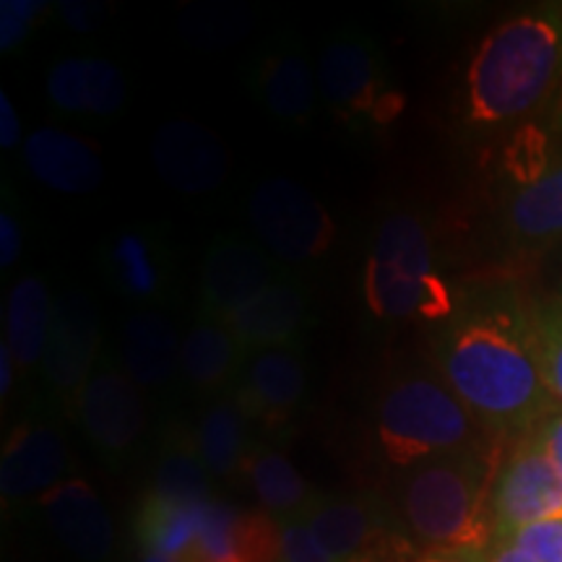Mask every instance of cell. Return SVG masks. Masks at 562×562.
Returning <instances> with one entry per match:
<instances>
[{"mask_svg":"<svg viewBox=\"0 0 562 562\" xmlns=\"http://www.w3.org/2000/svg\"><path fill=\"white\" fill-rule=\"evenodd\" d=\"M157 178L180 195H206L229 175V151L206 125L175 117L159 125L151 138Z\"/></svg>","mask_w":562,"mask_h":562,"instance_id":"cell-14","label":"cell"},{"mask_svg":"<svg viewBox=\"0 0 562 562\" xmlns=\"http://www.w3.org/2000/svg\"><path fill=\"white\" fill-rule=\"evenodd\" d=\"M281 552L279 562H341L323 547L305 521L279 524Z\"/></svg>","mask_w":562,"mask_h":562,"instance_id":"cell-36","label":"cell"},{"mask_svg":"<svg viewBox=\"0 0 562 562\" xmlns=\"http://www.w3.org/2000/svg\"><path fill=\"white\" fill-rule=\"evenodd\" d=\"M307 391V364L294 347L252 351L229 396L256 427L279 432L300 409Z\"/></svg>","mask_w":562,"mask_h":562,"instance_id":"cell-15","label":"cell"},{"mask_svg":"<svg viewBox=\"0 0 562 562\" xmlns=\"http://www.w3.org/2000/svg\"><path fill=\"white\" fill-rule=\"evenodd\" d=\"M321 100L351 131H383L406 108L393 87L378 42L364 32L341 30L318 53Z\"/></svg>","mask_w":562,"mask_h":562,"instance_id":"cell-6","label":"cell"},{"mask_svg":"<svg viewBox=\"0 0 562 562\" xmlns=\"http://www.w3.org/2000/svg\"><path fill=\"white\" fill-rule=\"evenodd\" d=\"M302 521L341 562H372L391 547L412 539L402 516L370 492H355V495L321 492Z\"/></svg>","mask_w":562,"mask_h":562,"instance_id":"cell-11","label":"cell"},{"mask_svg":"<svg viewBox=\"0 0 562 562\" xmlns=\"http://www.w3.org/2000/svg\"><path fill=\"white\" fill-rule=\"evenodd\" d=\"M248 216L263 248L290 266L318 261L339 235L331 211L307 188L281 175L252 188Z\"/></svg>","mask_w":562,"mask_h":562,"instance_id":"cell-7","label":"cell"},{"mask_svg":"<svg viewBox=\"0 0 562 562\" xmlns=\"http://www.w3.org/2000/svg\"><path fill=\"white\" fill-rule=\"evenodd\" d=\"M83 438L110 469L133 459L146 432V402L136 383L104 351L74 409Z\"/></svg>","mask_w":562,"mask_h":562,"instance_id":"cell-8","label":"cell"},{"mask_svg":"<svg viewBox=\"0 0 562 562\" xmlns=\"http://www.w3.org/2000/svg\"><path fill=\"white\" fill-rule=\"evenodd\" d=\"M503 539H510L537 562H562V518L524 526Z\"/></svg>","mask_w":562,"mask_h":562,"instance_id":"cell-34","label":"cell"},{"mask_svg":"<svg viewBox=\"0 0 562 562\" xmlns=\"http://www.w3.org/2000/svg\"><path fill=\"white\" fill-rule=\"evenodd\" d=\"M55 302L40 277H24L11 286L5 300V344L24 375L42 368L50 341Z\"/></svg>","mask_w":562,"mask_h":562,"instance_id":"cell-27","label":"cell"},{"mask_svg":"<svg viewBox=\"0 0 562 562\" xmlns=\"http://www.w3.org/2000/svg\"><path fill=\"white\" fill-rule=\"evenodd\" d=\"M419 562H487V554L476 547H430L422 550Z\"/></svg>","mask_w":562,"mask_h":562,"instance_id":"cell-41","label":"cell"},{"mask_svg":"<svg viewBox=\"0 0 562 562\" xmlns=\"http://www.w3.org/2000/svg\"><path fill=\"white\" fill-rule=\"evenodd\" d=\"M245 480L261 503V510L269 513L277 524L302 521L321 495L297 472L290 456L277 446H266V442H256L252 448L248 467H245Z\"/></svg>","mask_w":562,"mask_h":562,"instance_id":"cell-25","label":"cell"},{"mask_svg":"<svg viewBox=\"0 0 562 562\" xmlns=\"http://www.w3.org/2000/svg\"><path fill=\"white\" fill-rule=\"evenodd\" d=\"M505 227L521 248L542 250L562 240V133L537 178L513 188L505 201Z\"/></svg>","mask_w":562,"mask_h":562,"instance_id":"cell-22","label":"cell"},{"mask_svg":"<svg viewBox=\"0 0 562 562\" xmlns=\"http://www.w3.org/2000/svg\"><path fill=\"white\" fill-rule=\"evenodd\" d=\"M560 121H562V117H560Z\"/></svg>","mask_w":562,"mask_h":562,"instance_id":"cell-45","label":"cell"},{"mask_svg":"<svg viewBox=\"0 0 562 562\" xmlns=\"http://www.w3.org/2000/svg\"><path fill=\"white\" fill-rule=\"evenodd\" d=\"M311 321L313 313L307 292L297 281L279 279L256 300L232 313L224 326L245 349V355H252L263 349L294 347Z\"/></svg>","mask_w":562,"mask_h":562,"instance_id":"cell-20","label":"cell"},{"mask_svg":"<svg viewBox=\"0 0 562 562\" xmlns=\"http://www.w3.org/2000/svg\"><path fill=\"white\" fill-rule=\"evenodd\" d=\"M533 438L542 442V448L550 453V459L558 463L562 472V409H554L550 417H544L533 430Z\"/></svg>","mask_w":562,"mask_h":562,"instance_id":"cell-39","label":"cell"},{"mask_svg":"<svg viewBox=\"0 0 562 562\" xmlns=\"http://www.w3.org/2000/svg\"><path fill=\"white\" fill-rule=\"evenodd\" d=\"M432 362L474 417L505 442L531 435L558 409L539 364L529 302L513 286L459 300L435 334Z\"/></svg>","mask_w":562,"mask_h":562,"instance_id":"cell-1","label":"cell"},{"mask_svg":"<svg viewBox=\"0 0 562 562\" xmlns=\"http://www.w3.org/2000/svg\"><path fill=\"white\" fill-rule=\"evenodd\" d=\"M562 518V472L531 435L510 442L492 487L495 537Z\"/></svg>","mask_w":562,"mask_h":562,"instance_id":"cell-10","label":"cell"},{"mask_svg":"<svg viewBox=\"0 0 562 562\" xmlns=\"http://www.w3.org/2000/svg\"><path fill=\"white\" fill-rule=\"evenodd\" d=\"M21 157L40 186L63 195H89L104 180V165L94 144L58 128L34 131L24 140Z\"/></svg>","mask_w":562,"mask_h":562,"instance_id":"cell-21","label":"cell"},{"mask_svg":"<svg viewBox=\"0 0 562 562\" xmlns=\"http://www.w3.org/2000/svg\"><path fill=\"white\" fill-rule=\"evenodd\" d=\"M125 97V76L110 58L89 55V123H108L121 115Z\"/></svg>","mask_w":562,"mask_h":562,"instance_id":"cell-32","label":"cell"},{"mask_svg":"<svg viewBox=\"0 0 562 562\" xmlns=\"http://www.w3.org/2000/svg\"><path fill=\"white\" fill-rule=\"evenodd\" d=\"M484 554H487V562H537L531 560L521 547H516L510 539L503 537H492V542L487 544Z\"/></svg>","mask_w":562,"mask_h":562,"instance_id":"cell-42","label":"cell"},{"mask_svg":"<svg viewBox=\"0 0 562 562\" xmlns=\"http://www.w3.org/2000/svg\"><path fill=\"white\" fill-rule=\"evenodd\" d=\"M211 487H214V476L209 474L206 461L199 451L195 430L182 422L167 425V430L161 432L151 492L178 503L203 505L216 501Z\"/></svg>","mask_w":562,"mask_h":562,"instance_id":"cell-28","label":"cell"},{"mask_svg":"<svg viewBox=\"0 0 562 562\" xmlns=\"http://www.w3.org/2000/svg\"><path fill=\"white\" fill-rule=\"evenodd\" d=\"M100 266L110 290L125 302L151 311L175 290V248L161 227H131L115 232L102 245Z\"/></svg>","mask_w":562,"mask_h":562,"instance_id":"cell-13","label":"cell"},{"mask_svg":"<svg viewBox=\"0 0 562 562\" xmlns=\"http://www.w3.org/2000/svg\"><path fill=\"white\" fill-rule=\"evenodd\" d=\"M245 360V349L220 321L199 318L182 336L180 375L199 393H229Z\"/></svg>","mask_w":562,"mask_h":562,"instance_id":"cell-24","label":"cell"},{"mask_svg":"<svg viewBox=\"0 0 562 562\" xmlns=\"http://www.w3.org/2000/svg\"><path fill=\"white\" fill-rule=\"evenodd\" d=\"M252 427L256 425L245 417L229 393L216 396L203 409L195 425V440L214 482H235L237 476H245V467L258 442L252 438Z\"/></svg>","mask_w":562,"mask_h":562,"instance_id":"cell-26","label":"cell"},{"mask_svg":"<svg viewBox=\"0 0 562 562\" xmlns=\"http://www.w3.org/2000/svg\"><path fill=\"white\" fill-rule=\"evenodd\" d=\"M375 440L385 461L402 472L440 456L505 446L456 396L435 362H406L391 372L378 393Z\"/></svg>","mask_w":562,"mask_h":562,"instance_id":"cell-3","label":"cell"},{"mask_svg":"<svg viewBox=\"0 0 562 562\" xmlns=\"http://www.w3.org/2000/svg\"><path fill=\"white\" fill-rule=\"evenodd\" d=\"M102 355V326L94 302L81 290H66L55 300L50 341L40 368L50 402L74 414Z\"/></svg>","mask_w":562,"mask_h":562,"instance_id":"cell-9","label":"cell"},{"mask_svg":"<svg viewBox=\"0 0 562 562\" xmlns=\"http://www.w3.org/2000/svg\"><path fill=\"white\" fill-rule=\"evenodd\" d=\"M362 297L372 318L385 323H446L456 311L451 286L435 258L432 235L414 211L383 216L362 271Z\"/></svg>","mask_w":562,"mask_h":562,"instance_id":"cell-5","label":"cell"},{"mask_svg":"<svg viewBox=\"0 0 562 562\" xmlns=\"http://www.w3.org/2000/svg\"><path fill=\"white\" fill-rule=\"evenodd\" d=\"M55 9H58L60 19L66 21L70 30L81 34L97 32L104 19V5L89 3V0H63Z\"/></svg>","mask_w":562,"mask_h":562,"instance_id":"cell-38","label":"cell"},{"mask_svg":"<svg viewBox=\"0 0 562 562\" xmlns=\"http://www.w3.org/2000/svg\"><path fill=\"white\" fill-rule=\"evenodd\" d=\"M47 97L68 117L89 123V55H68L47 70Z\"/></svg>","mask_w":562,"mask_h":562,"instance_id":"cell-31","label":"cell"},{"mask_svg":"<svg viewBox=\"0 0 562 562\" xmlns=\"http://www.w3.org/2000/svg\"><path fill=\"white\" fill-rule=\"evenodd\" d=\"M505 448L453 453L406 469L396 490L398 516L414 542L487 550L495 537L492 487Z\"/></svg>","mask_w":562,"mask_h":562,"instance_id":"cell-4","label":"cell"},{"mask_svg":"<svg viewBox=\"0 0 562 562\" xmlns=\"http://www.w3.org/2000/svg\"><path fill=\"white\" fill-rule=\"evenodd\" d=\"M53 537L81 562H110L115 552V524L108 505L87 480L68 476L37 501Z\"/></svg>","mask_w":562,"mask_h":562,"instance_id":"cell-17","label":"cell"},{"mask_svg":"<svg viewBox=\"0 0 562 562\" xmlns=\"http://www.w3.org/2000/svg\"><path fill=\"white\" fill-rule=\"evenodd\" d=\"M562 76V9L518 13L480 42L467 68L463 117L503 125L537 110Z\"/></svg>","mask_w":562,"mask_h":562,"instance_id":"cell-2","label":"cell"},{"mask_svg":"<svg viewBox=\"0 0 562 562\" xmlns=\"http://www.w3.org/2000/svg\"><path fill=\"white\" fill-rule=\"evenodd\" d=\"M21 140V121L19 112L13 108L11 97L0 91V146L3 149H13Z\"/></svg>","mask_w":562,"mask_h":562,"instance_id":"cell-40","label":"cell"},{"mask_svg":"<svg viewBox=\"0 0 562 562\" xmlns=\"http://www.w3.org/2000/svg\"><path fill=\"white\" fill-rule=\"evenodd\" d=\"M16 357H13V351L9 344L3 341V347H0V398H9V393L13 391V383H16Z\"/></svg>","mask_w":562,"mask_h":562,"instance_id":"cell-43","label":"cell"},{"mask_svg":"<svg viewBox=\"0 0 562 562\" xmlns=\"http://www.w3.org/2000/svg\"><path fill=\"white\" fill-rule=\"evenodd\" d=\"M203 13L211 19L209 24L195 19L182 21V32L191 34L195 42H229L237 34L245 32V11L237 5H214V9H203Z\"/></svg>","mask_w":562,"mask_h":562,"instance_id":"cell-35","label":"cell"},{"mask_svg":"<svg viewBox=\"0 0 562 562\" xmlns=\"http://www.w3.org/2000/svg\"><path fill=\"white\" fill-rule=\"evenodd\" d=\"M24 248V229H21V214L16 201H11L9 191L3 195V211H0V266L11 269L19 261Z\"/></svg>","mask_w":562,"mask_h":562,"instance_id":"cell-37","label":"cell"},{"mask_svg":"<svg viewBox=\"0 0 562 562\" xmlns=\"http://www.w3.org/2000/svg\"><path fill=\"white\" fill-rule=\"evenodd\" d=\"M206 508L209 503H178L149 490L140 497L136 518H133V537L140 552L182 560L199 537Z\"/></svg>","mask_w":562,"mask_h":562,"instance_id":"cell-29","label":"cell"},{"mask_svg":"<svg viewBox=\"0 0 562 562\" xmlns=\"http://www.w3.org/2000/svg\"><path fill=\"white\" fill-rule=\"evenodd\" d=\"M140 562H182V560H175V558H165V554H144Z\"/></svg>","mask_w":562,"mask_h":562,"instance_id":"cell-44","label":"cell"},{"mask_svg":"<svg viewBox=\"0 0 562 562\" xmlns=\"http://www.w3.org/2000/svg\"><path fill=\"white\" fill-rule=\"evenodd\" d=\"M529 315L544 383L558 409H562V294L531 300Z\"/></svg>","mask_w":562,"mask_h":562,"instance_id":"cell-30","label":"cell"},{"mask_svg":"<svg viewBox=\"0 0 562 562\" xmlns=\"http://www.w3.org/2000/svg\"><path fill=\"white\" fill-rule=\"evenodd\" d=\"M70 456L60 427L45 419L16 425L3 446L0 490L5 503L34 501L68 480Z\"/></svg>","mask_w":562,"mask_h":562,"instance_id":"cell-16","label":"cell"},{"mask_svg":"<svg viewBox=\"0 0 562 562\" xmlns=\"http://www.w3.org/2000/svg\"><path fill=\"white\" fill-rule=\"evenodd\" d=\"M281 531L269 513L211 501L182 562H279Z\"/></svg>","mask_w":562,"mask_h":562,"instance_id":"cell-19","label":"cell"},{"mask_svg":"<svg viewBox=\"0 0 562 562\" xmlns=\"http://www.w3.org/2000/svg\"><path fill=\"white\" fill-rule=\"evenodd\" d=\"M50 5L42 0H3L0 3V50L13 53L30 37L34 24L45 16Z\"/></svg>","mask_w":562,"mask_h":562,"instance_id":"cell-33","label":"cell"},{"mask_svg":"<svg viewBox=\"0 0 562 562\" xmlns=\"http://www.w3.org/2000/svg\"><path fill=\"white\" fill-rule=\"evenodd\" d=\"M175 323L159 311H136L123 326L121 368L140 391H159L180 372Z\"/></svg>","mask_w":562,"mask_h":562,"instance_id":"cell-23","label":"cell"},{"mask_svg":"<svg viewBox=\"0 0 562 562\" xmlns=\"http://www.w3.org/2000/svg\"><path fill=\"white\" fill-rule=\"evenodd\" d=\"M277 258L258 243L227 232L209 245L199 281V318L224 323L232 313L269 290L277 277Z\"/></svg>","mask_w":562,"mask_h":562,"instance_id":"cell-12","label":"cell"},{"mask_svg":"<svg viewBox=\"0 0 562 562\" xmlns=\"http://www.w3.org/2000/svg\"><path fill=\"white\" fill-rule=\"evenodd\" d=\"M250 89L261 108L286 125H305L318 104V74L297 42L271 40L256 55L250 68Z\"/></svg>","mask_w":562,"mask_h":562,"instance_id":"cell-18","label":"cell"}]
</instances>
